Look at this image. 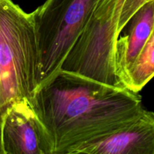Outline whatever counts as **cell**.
<instances>
[{
  "mask_svg": "<svg viewBox=\"0 0 154 154\" xmlns=\"http://www.w3.org/2000/svg\"><path fill=\"white\" fill-rule=\"evenodd\" d=\"M32 105L51 136L54 154H70L115 132L144 110L138 93L63 70L38 89Z\"/></svg>",
  "mask_w": 154,
  "mask_h": 154,
  "instance_id": "obj_1",
  "label": "cell"
},
{
  "mask_svg": "<svg viewBox=\"0 0 154 154\" xmlns=\"http://www.w3.org/2000/svg\"><path fill=\"white\" fill-rule=\"evenodd\" d=\"M40 60L32 13L0 0V114L13 103L32 102L39 86Z\"/></svg>",
  "mask_w": 154,
  "mask_h": 154,
  "instance_id": "obj_2",
  "label": "cell"
},
{
  "mask_svg": "<svg viewBox=\"0 0 154 154\" xmlns=\"http://www.w3.org/2000/svg\"><path fill=\"white\" fill-rule=\"evenodd\" d=\"M100 1L46 0L32 12L40 60L38 88L60 70Z\"/></svg>",
  "mask_w": 154,
  "mask_h": 154,
  "instance_id": "obj_3",
  "label": "cell"
},
{
  "mask_svg": "<svg viewBox=\"0 0 154 154\" xmlns=\"http://www.w3.org/2000/svg\"><path fill=\"white\" fill-rule=\"evenodd\" d=\"M4 154H54V144L31 102L11 105L2 114Z\"/></svg>",
  "mask_w": 154,
  "mask_h": 154,
  "instance_id": "obj_4",
  "label": "cell"
},
{
  "mask_svg": "<svg viewBox=\"0 0 154 154\" xmlns=\"http://www.w3.org/2000/svg\"><path fill=\"white\" fill-rule=\"evenodd\" d=\"M154 154V112L142 113L115 132L83 144L70 154Z\"/></svg>",
  "mask_w": 154,
  "mask_h": 154,
  "instance_id": "obj_5",
  "label": "cell"
},
{
  "mask_svg": "<svg viewBox=\"0 0 154 154\" xmlns=\"http://www.w3.org/2000/svg\"><path fill=\"white\" fill-rule=\"evenodd\" d=\"M128 23H130V26L127 34L118 38L116 43V69L123 84L128 69L135 61L154 29V0L147 2L141 5Z\"/></svg>",
  "mask_w": 154,
  "mask_h": 154,
  "instance_id": "obj_6",
  "label": "cell"
},
{
  "mask_svg": "<svg viewBox=\"0 0 154 154\" xmlns=\"http://www.w3.org/2000/svg\"><path fill=\"white\" fill-rule=\"evenodd\" d=\"M154 77V29L123 78L126 89L138 93Z\"/></svg>",
  "mask_w": 154,
  "mask_h": 154,
  "instance_id": "obj_7",
  "label": "cell"
},
{
  "mask_svg": "<svg viewBox=\"0 0 154 154\" xmlns=\"http://www.w3.org/2000/svg\"><path fill=\"white\" fill-rule=\"evenodd\" d=\"M150 0H125L117 26V35H120L123 28L127 25L132 15L141 5Z\"/></svg>",
  "mask_w": 154,
  "mask_h": 154,
  "instance_id": "obj_8",
  "label": "cell"
},
{
  "mask_svg": "<svg viewBox=\"0 0 154 154\" xmlns=\"http://www.w3.org/2000/svg\"><path fill=\"white\" fill-rule=\"evenodd\" d=\"M2 115L0 114V154H4L2 142Z\"/></svg>",
  "mask_w": 154,
  "mask_h": 154,
  "instance_id": "obj_9",
  "label": "cell"
}]
</instances>
